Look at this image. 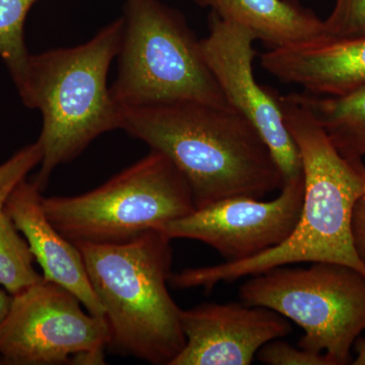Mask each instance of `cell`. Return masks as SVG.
Masks as SVG:
<instances>
[{
    "mask_svg": "<svg viewBox=\"0 0 365 365\" xmlns=\"http://www.w3.org/2000/svg\"><path fill=\"white\" fill-rule=\"evenodd\" d=\"M283 119L302 160L304 201L299 222L279 246L239 262H225L173 273L170 285L176 289H213L220 283L299 263L331 262L365 273L353 242V209L365 194L362 160L341 155L318 120L294 93H277Z\"/></svg>",
    "mask_w": 365,
    "mask_h": 365,
    "instance_id": "6da1fadb",
    "label": "cell"
},
{
    "mask_svg": "<svg viewBox=\"0 0 365 365\" xmlns=\"http://www.w3.org/2000/svg\"><path fill=\"white\" fill-rule=\"evenodd\" d=\"M120 129L160 151L186 178L195 208L230 197L263 199L283 176L263 137L230 106L121 107Z\"/></svg>",
    "mask_w": 365,
    "mask_h": 365,
    "instance_id": "7a4b0ae2",
    "label": "cell"
},
{
    "mask_svg": "<svg viewBox=\"0 0 365 365\" xmlns=\"http://www.w3.org/2000/svg\"><path fill=\"white\" fill-rule=\"evenodd\" d=\"M124 18L104 26L83 44L30 54L14 81L23 104L43 118V151L34 182L41 191L59 165L73 160L96 138L120 129L121 107L108 86V73L124 33Z\"/></svg>",
    "mask_w": 365,
    "mask_h": 365,
    "instance_id": "3957f363",
    "label": "cell"
},
{
    "mask_svg": "<svg viewBox=\"0 0 365 365\" xmlns=\"http://www.w3.org/2000/svg\"><path fill=\"white\" fill-rule=\"evenodd\" d=\"M160 230L121 244L73 242L104 307L109 349L148 364L170 365L184 348L182 309L169 287L173 249Z\"/></svg>",
    "mask_w": 365,
    "mask_h": 365,
    "instance_id": "277c9868",
    "label": "cell"
},
{
    "mask_svg": "<svg viewBox=\"0 0 365 365\" xmlns=\"http://www.w3.org/2000/svg\"><path fill=\"white\" fill-rule=\"evenodd\" d=\"M123 18L117 78L110 88L120 107L184 101L230 106L181 13L160 0H125Z\"/></svg>",
    "mask_w": 365,
    "mask_h": 365,
    "instance_id": "5b68a950",
    "label": "cell"
},
{
    "mask_svg": "<svg viewBox=\"0 0 365 365\" xmlns=\"http://www.w3.org/2000/svg\"><path fill=\"white\" fill-rule=\"evenodd\" d=\"M46 215L72 242L121 244L195 210L186 178L170 158L148 155L98 188L43 197Z\"/></svg>",
    "mask_w": 365,
    "mask_h": 365,
    "instance_id": "8992f818",
    "label": "cell"
},
{
    "mask_svg": "<svg viewBox=\"0 0 365 365\" xmlns=\"http://www.w3.org/2000/svg\"><path fill=\"white\" fill-rule=\"evenodd\" d=\"M240 299L267 307L304 331L297 346L325 353L334 365L352 364L351 348L365 331V273L331 262L281 266L251 276Z\"/></svg>",
    "mask_w": 365,
    "mask_h": 365,
    "instance_id": "52a82bcc",
    "label": "cell"
},
{
    "mask_svg": "<svg viewBox=\"0 0 365 365\" xmlns=\"http://www.w3.org/2000/svg\"><path fill=\"white\" fill-rule=\"evenodd\" d=\"M109 344L105 317L44 279L14 295L0 322V365L105 364Z\"/></svg>",
    "mask_w": 365,
    "mask_h": 365,
    "instance_id": "ba28073f",
    "label": "cell"
},
{
    "mask_svg": "<svg viewBox=\"0 0 365 365\" xmlns=\"http://www.w3.org/2000/svg\"><path fill=\"white\" fill-rule=\"evenodd\" d=\"M304 189L302 173L284 180L273 200L230 197L196 208L157 230L172 240L204 242L225 262L247 260L287 241L299 222Z\"/></svg>",
    "mask_w": 365,
    "mask_h": 365,
    "instance_id": "9c48e42d",
    "label": "cell"
},
{
    "mask_svg": "<svg viewBox=\"0 0 365 365\" xmlns=\"http://www.w3.org/2000/svg\"><path fill=\"white\" fill-rule=\"evenodd\" d=\"M209 33L200 40L206 64L228 105L241 113L263 137L283 176V181L302 173V160L290 136L277 100V91L257 83L253 34L234 23L209 14Z\"/></svg>",
    "mask_w": 365,
    "mask_h": 365,
    "instance_id": "30bf717a",
    "label": "cell"
},
{
    "mask_svg": "<svg viewBox=\"0 0 365 365\" xmlns=\"http://www.w3.org/2000/svg\"><path fill=\"white\" fill-rule=\"evenodd\" d=\"M180 317L186 343L170 365H250L262 346L292 331L280 314L242 302L201 304Z\"/></svg>",
    "mask_w": 365,
    "mask_h": 365,
    "instance_id": "8fae6325",
    "label": "cell"
},
{
    "mask_svg": "<svg viewBox=\"0 0 365 365\" xmlns=\"http://www.w3.org/2000/svg\"><path fill=\"white\" fill-rule=\"evenodd\" d=\"M261 66L274 78L319 97H341L365 88V37H324L273 48L261 55Z\"/></svg>",
    "mask_w": 365,
    "mask_h": 365,
    "instance_id": "7c38bea8",
    "label": "cell"
},
{
    "mask_svg": "<svg viewBox=\"0 0 365 365\" xmlns=\"http://www.w3.org/2000/svg\"><path fill=\"white\" fill-rule=\"evenodd\" d=\"M42 200L37 184L26 179L9 197L4 211L28 242L34 259L42 269L43 279L66 288L88 313L105 317L81 252L50 222Z\"/></svg>",
    "mask_w": 365,
    "mask_h": 365,
    "instance_id": "4fadbf2b",
    "label": "cell"
},
{
    "mask_svg": "<svg viewBox=\"0 0 365 365\" xmlns=\"http://www.w3.org/2000/svg\"><path fill=\"white\" fill-rule=\"evenodd\" d=\"M222 20L247 29L256 40L273 48L326 37L325 25L297 0H194Z\"/></svg>",
    "mask_w": 365,
    "mask_h": 365,
    "instance_id": "5bb4252c",
    "label": "cell"
},
{
    "mask_svg": "<svg viewBox=\"0 0 365 365\" xmlns=\"http://www.w3.org/2000/svg\"><path fill=\"white\" fill-rule=\"evenodd\" d=\"M318 120L341 155L352 160L365 157V88L341 97L294 93Z\"/></svg>",
    "mask_w": 365,
    "mask_h": 365,
    "instance_id": "9a60e30c",
    "label": "cell"
},
{
    "mask_svg": "<svg viewBox=\"0 0 365 365\" xmlns=\"http://www.w3.org/2000/svg\"><path fill=\"white\" fill-rule=\"evenodd\" d=\"M6 211L0 212V287L11 297L43 280L28 242Z\"/></svg>",
    "mask_w": 365,
    "mask_h": 365,
    "instance_id": "2e32d148",
    "label": "cell"
},
{
    "mask_svg": "<svg viewBox=\"0 0 365 365\" xmlns=\"http://www.w3.org/2000/svg\"><path fill=\"white\" fill-rule=\"evenodd\" d=\"M38 0H0V58L14 83L21 78L28 63L25 21Z\"/></svg>",
    "mask_w": 365,
    "mask_h": 365,
    "instance_id": "e0dca14e",
    "label": "cell"
},
{
    "mask_svg": "<svg viewBox=\"0 0 365 365\" xmlns=\"http://www.w3.org/2000/svg\"><path fill=\"white\" fill-rule=\"evenodd\" d=\"M324 25L326 37L331 39L364 38L365 0H336Z\"/></svg>",
    "mask_w": 365,
    "mask_h": 365,
    "instance_id": "ac0fdd59",
    "label": "cell"
},
{
    "mask_svg": "<svg viewBox=\"0 0 365 365\" xmlns=\"http://www.w3.org/2000/svg\"><path fill=\"white\" fill-rule=\"evenodd\" d=\"M43 151L38 141L21 148L0 165V212L4 210L9 197L29 173L42 162Z\"/></svg>",
    "mask_w": 365,
    "mask_h": 365,
    "instance_id": "d6986e66",
    "label": "cell"
},
{
    "mask_svg": "<svg viewBox=\"0 0 365 365\" xmlns=\"http://www.w3.org/2000/svg\"><path fill=\"white\" fill-rule=\"evenodd\" d=\"M257 359L268 365H334L325 353H316L294 347L289 343L275 339L262 346Z\"/></svg>",
    "mask_w": 365,
    "mask_h": 365,
    "instance_id": "ffe728a7",
    "label": "cell"
},
{
    "mask_svg": "<svg viewBox=\"0 0 365 365\" xmlns=\"http://www.w3.org/2000/svg\"><path fill=\"white\" fill-rule=\"evenodd\" d=\"M351 230L355 251L365 266V194L353 209Z\"/></svg>",
    "mask_w": 365,
    "mask_h": 365,
    "instance_id": "44dd1931",
    "label": "cell"
},
{
    "mask_svg": "<svg viewBox=\"0 0 365 365\" xmlns=\"http://www.w3.org/2000/svg\"><path fill=\"white\" fill-rule=\"evenodd\" d=\"M354 349L356 352V357L352 360L354 365H365V336L364 337L357 338L354 343Z\"/></svg>",
    "mask_w": 365,
    "mask_h": 365,
    "instance_id": "7402d4cb",
    "label": "cell"
},
{
    "mask_svg": "<svg viewBox=\"0 0 365 365\" xmlns=\"http://www.w3.org/2000/svg\"><path fill=\"white\" fill-rule=\"evenodd\" d=\"M11 299L13 297L6 292L4 288H0V322L4 319V317L9 312L11 307Z\"/></svg>",
    "mask_w": 365,
    "mask_h": 365,
    "instance_id": "603a6c76",
    "label": "cell"
}]
</instances>
